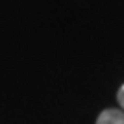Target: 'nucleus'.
Listing matches in <instances>:
<instances>
[{
  "instance_id": "1",
  "label": "nucleus",
  "mask_w": 124,
  "mask_h": 124,
  "mask_svg": "<svg viewBox=\"0 0 124 124\" xmlns=\"http://www.w3.org/2000/svg\"><path fill=\"white\" fill-rule=\"evenodd\" d=\"M94 124H124V111L122 109L108 108L96 117Z\"/></svg>"
},
{
  "instance_id": "2",
  "label": "nucleus",
  "mask_w": 124,
  "mask_h": 124,
  "mask_svg": "<svg viewBox=\"0 0 124 124\" xmlns=\"http://www.w3.org/2000/svg\"><path fill=\"white\" fill-rule=\"evenodd\" d=\"M117 100H119V106L122 108V111H124V83L120 85L119 91H117Z\"/></svg>"
}]
</instances>
